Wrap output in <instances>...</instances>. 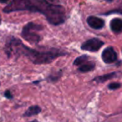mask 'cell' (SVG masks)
I'll return each mask as SVG.
<instances>
[{"instance_id":"5b68a950","label":"cell","mask_w":122,"mask_h":122,"mask_svg":"<svg viewBox=\"0 0 122 122\" xmlns=\"http://www.w3.org/2000/svg\"><path fill=\"white\" fill-rule=\"evenodd\" d=\"M101 59L105 64H113L118 60V55L113 47L109 46L105 48L101 54Z\"/></svg>"},{"instance_id":"d6986e66","label":"cell","mask_w":122,"mask_h":122,"mask_svg":"<svg viewBox=\"0 0 122 122\" xmlns=\"http://www.w3.org/2000/svg\"><path fill=\"white\" fill-rule=\"evenodd\" d=\"M1 23H2V19H1V16H0V24H1Z\"/></svg>"},{"instance_id":"277c9868","label":"cell","mask_w":122,"mask_h":122,"mask_svg":"<svg viewBox=\"0 0 122 122\" xmlns=\"http://www.w3.org/2000/svg\"><path fill=\"white\" fill-rule=\"evenodd\" d=\"M105 44V43L98 38H92L85 41L81 44V49L89 52H97Z\"/></svg>"},{"instance_id":"6da1fadb","label":"cell","mask_w":122,"mask_h":122,"mask_svg":"<svg viewBox=\"0 0 122 122\" xmlns=\"http://www.w3.org/2000/svg\"><path fill=\"white\" fill-rule=\"evenodd\" d=\"M20 11L43 14L48 22L54 26L63 24L67 18L66 11L63 6L51 3L49 0H12L3 9L5 14Z\"/></svg>"},{"instance_id":"7a4b0ae2","label":"cell","mask_w":122,"mask_h":122,"mask_svg":"<svg viewBox=\"0 0 122 122\" xmlns=\"http://www.w3.org/2000/svg\"><path fill=\"white\" fill-rule=\"evenodd\" d=\"M4 50L8 58L24 56L34 65H48L57 58L68 54L65 51L54 48L44 51L31 49L26 46L20 39L14 36H10L7 39Z\"/></svg>"},{"instance_id":"52a82bcc","label":"cell","mask_w":122,"mask_h":122,"mask_svg":"<svg viewBox=\"0 0 122 122\" xmlns=\"http://www.w3.org/2000/svg\"><path fill=\"white\" fill-rule=\"evenodd\" d=\"M110 28L114 34H119L122 33V19L119 18L111 19L110 23Z\"/></svg>"},{"instance_id":"4fadbf2b","label":"cell","mask_w":122,"mask_h":122,"mask_svg":"<svg viewBox=\"0 0 122 122\" xmlns=\"http://www.w3.org/2000/svg\"><path fill=\"white\" fill-rule=\"evenodd\" d=\"M120 87H121V85L120 83H118V82H113V83H110L108 85V89L111 90H118Z\"/></svg>"},{"instance_id":"ac0fdd59","label":"cell","mask_w":122,"mask_h":122,"mask_svg":"<svg viewBox=\"0 0 122 122\" xmlns=\"http://www.w3.org/2000/svg\"><path fill=\"white\" fill-rule=\"evenodd\" d=\"M105 1H107V2H112L113 0H105Z\"/></svg>"},{"instance_id":"9a60e30c","label":"cell","mask_w":122,"mask_h":122,"mask_svg":"<svg viewBox=\"0 0 122 122\" xmlns=\"http://www.w3.org/2000/svg\"><path fill=\"white\" fill-rule=\"evenodd\" d=\"M115 13H116V14H122V6H121V8H120V9H117V10L110 11V12H109L108 14H115Z\"/></svg>"},{"instance_id":"8fae6325","label":"cell","mask_w":122,"mask_h":122,"mask_svg":"<svg viewBox=\"0 0 122 122\" xmlns=\"http://www.w3.org/2000/svg\"><path fill=\"white\" fill-rule=\"evenodd\" d=\"M62 75H63V71L62 70H59L57 72H54V73L50 74L46 78V80H47V81L50 82V83H55V82L59 81V79L62 76Z\"/></svg>"},{"instance_id":"2e32d148","label":"cell","mask_w":122,"mask_h":122,"mask_svg":"<svg viewBox=\"0 0 122 122\" xmlns=\"http://www.w3.org/2000/svg\"><path fill=\"white\" fill-rule=\"evenodd\" d=\"M9 1V0H0V3H1V4H6V3H8Z\"/></svg>"},{"instance_id":"44dd1931","label":"cell","mask_w":122,"mask_h":122,"mask_svg":"<svg viewBox=\"0 0 122 122\" xmlns=\"http://www.w3.org/2000/svg\"><path fill=\"white\" fill-rule=\"evenodd\" d=\"M121 51H122V49H121Z\"/></svg>"},{"instance_id":"7c38bea8","label":"cell","mask_w":122,"mask_h":122,"mask_svg":"<svg viewBox=\"0 0 122 122\" xmlns=\"http://www.w3.org/2000/svg\"><path fill=\"white\" fill-rule=\"evenodd\" d=\"M89 59H90V57H89L88 55L83 54V55L79 56V57H77L76 59H75V61L73 62V65H75V66L80 67V65H82L83 64L86 63L87 61H89Z\"/></svg>"},{"instance_id":"8992f818","label":"cell","mask_w":122,"mask_h":122,"mask_svg":"<svg viewBox=\"0 0 122 122\" xmlns=\"http://www.w3.org/2000/svg\"><path fill=\"white\" fill-rule=\"evenodd\" d=\"M87 24L94 29H101L105 26V21L95 16H90L87 18Z\"/></svg>"},{"instance_id":"e0dca14e","label":"cell","mask_w":122,"mask_h":122,"mask_svg":"<svg viewBox=\"0 0 122 122\" xmlns=\"http://www.w3.org/2000/svg\"><path fill=\"white\" fill-rule=\"evenodd\" d=\"M29 122H39V121L36 120H31V121H29Z\"/></svg>"},{"instance_id":"30bf717a","label":"cell","mask_w":122,"mask_h":122,"mask_svg":"<svg viewBox=\"0 0 122 122\" xmlns=\"http://www.w3.org/2000/svg\"><path fill=\"white\" fill-rule=\"evenodd\" d=\"M41 107L39 105H31L28 108V110L24 112V117H30V116H34V115H39L41 112Z\"/></svg>"},{"instance_id":"9c48e42d","label":"cell","mask_w":122,"mask_h":122,"mask_svg":"<svg viewBox=\"0 0 122 122\" xmlns=\"http://www.w3.org/2000/svg\"><path fill=\"white\" fill-rule=\"evenodd\" d=\"M95 68V63L93 61H87L86 63L83 64L82 65H80V67H78V70L80 73H88L92 70H94Z\"/></svg>"},{"instance_id":"ffe728a7","label":"cell","mask_w":122,"mask_h":122,"mask_svg":"<svg viewBox=\"0 0 122 122\" xmlns=\"http://www.w3.org/2000/svg\"><path fill=\"white\" fill-rule=\"evenodd\" d=\"M0 85H1V83H0Z\"/></svg>"},{"instance_id":"3957f363","label":"cell","mask_w":122,"mask_h":122,"mask_svg":"<svg viewBox=\"0 0 122 122\" xmlns=\"http://www.w3.org/2000/svg\"><path fill=\"white\" fill-rule=\"evenodd\" d=\"M43 29H44V27L42 25H39L33 22L28 23L23 28L21 36L23 37V39L30 44H37L41 40V36L39 33Z\"/></svg>"},{"instance_id":"5bb4252c","label":"cell","mask_w":122,"mask_h":122,"mask_svg":"<svg viewBox=\"0 0 122 122\" xmlns=\"http://www.w3.org/2000/svg\"><path fill=\"white\" fill-rule=\"evenodd\" d=\"M4 97H6V98L9 99V100H12V99L14 98V95H12L10 90H6V91L4 92Z\"/></svg>"},{"instance_id":"ba28073f","label":"cell","mask_w":122,"mask_h":122,"mask_svg":"<svg viewBox=\"0 0 122 122\" xmlns=\"http://www.w3.org/2000/svg\"><path fill=\"white\" fill-rule=\"evenodd\" d=\"M117 75H118V72H112V73L105 74V75H100V76H97L95 78H94L93 81L97 82V83H104V82L107 81V80L114 79L115 77L117 76Z\"/></svg>"}]
</instances>
